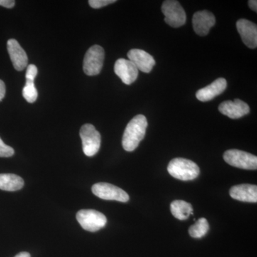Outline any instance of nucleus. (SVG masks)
Instances as JSON below:
<instances>
[{"instance_id": "obj_3", "label": "nucleus", "mask_w": 257, "mask_h": 257, "mask_svg": "<svg viewBox=\"0 0 257 257\" xmlns=\"http://www.w3.org/2000/svg\"><path fill=\"white\" fill-rule=\"evenodd\" d=\"M83 152L87 157H93L99 152L101 145V135L95 126L91 124L83 125L80 128Z\"/></svg>"}, {"instance_id": "obj_25", "label": "nucleus", "mask_w": 257, "mask_h": 257, "mask_svg": "<svg viewBox=\"0 0 257 257\" xmlns=\"http://www.w3.org/2000/svg\"><path fill=\"white\" fill-rule=\"evenodd\" d=\"M5 94H6V87L4 82L0 79V101L4 99Z\"/></svg>"}, {"instance_id": "obj_2", "label": "nucleus", "mask_w": 257, "mask_h": 257, "mask_svg": "<svg viewBox=\"0 0 257 257\" xmlns=\"http://www.w3.org/2000/svg\"><path fill=\"white\" fill-rule=\"evenodd\" d=\"M167 171L174 178L181 181L194 180L200 173L199 166L195 162L184 158L171 160Z\"/></svg>"}, {"instance_id": "obj_24", "label": "nucleus", "mask_w": 257, "mask_h": 257, "mask_svg": "<svg viewBox=\"0 0 257 257\" xmlns=\"http://www.w3.org/2000/svg\"><path fill=\"white\" fill-rule=\"evenodd\" d=\"M15 2L14 0H0V6L6 8H13L15 6Z\"/></svg>"}, {"instance_id": "obj_26", "label": "nucleus", "mask_w": 257, "mask_h": 257, "mask_svg": "<svg viewBox=\"0 0 257 257\" xmlns=\"http://www.w3.org/2000/svg\"><path fill=\"white\" fill-rule=\"evenodd\" d=\"M248 7L250 9L252 10L255 13L257 12V1L256 0H249L248 1Z\"/></svg>"}, {"instance_id": "obj_4", "label": "nucleus", "mask_w": 257, "mask_h": 257, "mask_svg": "<svg viewBox=\"0 0 257 257\" xmlns=\"http://www.w3.org/2000/svg\"><path fill=\"white\" fill-rule=\"evenodd\" d=\"M76 217L83 229L91 232L102 229L107 222L105 215L94 209H82L77 212Z\"/></svg>"}, {"instance_id": "obj_5", "label": "nucleus", "mask_w": 257, "mask_h": 257, "mask_svg": "<svg viewBox=\"0 0 257 257\" xmlns=\"http://www.w3.org/2000/svg\"><path fill=\"white\" fill-rule=\"evenodd\" d=\"M162 12L165 15L166 23L172 28H180L187 21V15L184 8L176 0H167L164 2L162 5Z\"/></svg>"}, {"instance_id": "obj_17", "label": "nucleus", "mask_w": 257, "mask_h": 257, "mask_svg": "<svg viewBox=\"0 0 257 257\" xmlns=\"http://www.w3.org/2000/svg\"><path fill=\"white\" fill-rule=\"evenodd\" d=\"M25 182L22 177L13 174H0V189L15 192L23 188Z\"/></svg>"}, {"instance_id": "obj_19", "label": "nucleus", "mask_w": 257, "mask_h": 257, "mask_svg": "<svg viewBox=\"0 0 257 257\" xmlns=\"http://www.w3.org/2000/svg\"><path fill=\"white\" fill-rule=\"evenodd\" d=\"M209 230V224L205 218H200L195 224L190 226L189 234L193 238L200 239L207 234Z\"/></svg>"}, {"instance_id": "obj_11", "label": "nucleus", "mask_w": 257, "mask_h": 257, "mask_svg": "<svg viewBox=\"0 0 257 257\" xmlns=\"http://www.w3.org/2000/svg\"><path fill=\"white\" fill-rule=\"evenodd\" d=\"M219 111L231 119H236L248 114L250 112V108L244 101L236 99L234 101H225L221 103L219 106Z\"/></svg>"}, {"instance_id": "obj_23", "label": "nucleus", "mask_w": 257, "mask_h": 257, "mask_svg": "<svg viewBox=\"0 0 257 257\" xmlns=\"http://www.w3.org/2000/svg\"><path fill=\"white\" fill-rule=\"evenodd\" d=\"M37 73H38V69L36 66L34 64H30L28 66L26 72V79H32L35 80L36 78Z\"/></svg>"}, {"instance_id": "obj_10", "label": "nucleus", "mask_w": 257, "mask_h": 257, "mask_svg": "<svg viewBox=\"0 0 257 257\" xmlns=\"http://www.w3.org/2000/svg\"><path fill=\"white\" fill-rule=\"evenodd\" d=\"M236 29L244 45L250 49L256 48L257 47L256 24L245 19H240L236 22Z\"/></svg>"}, {"instance_id": "obj_14", "label": "nucleus", "mask_w": 257, "mask_h": 257, "mask_svg": "<svg viewBox=\"0 0 257 257\" xmlns=\"http://www.w3.org/2000/svg\"><path fill=\"white\" fill-rule=\"evenodd\" d=\"M8 51L15 69L23 71L28 64V57L26 52L15 39L8 41Z\"/></svg>"}, {"instance_id": "obj_21", "label": "nucleus", "mask_w": 257, "mask_h": 257, "mask_svg": "<svg viewBox=\"0 0 257 257\" xmlns=\"http://www.w3.org/2000/svg\"><path fill=\"white\" fill-rule=\"evenodd\" d=\"M15 150L11 147L5 145L4 142L0 138V157H10L13 156Z\"/></svg>"}, {"instance_id": "obj_18", "label": "nucleus", "mask_w": 257, "mask_h": 257, "mask_svg": "<svg viewBox=\"0 0 257 257\" xmlns=\"http://www.w3.org/2000/svg\"><path fill=\"white\" fill-rule=\"evenodd\" d=\"M171 212L176 219L183 221L193 214L192 204L183 200H175L170 204Z\"/></svg>"}, {"instance_id": "obj_12", "label": "nucleus", "mask_w": 257, "mask_h": 257, "mask_svg": "<svg viewBox=\"0 0 257 257\" xmlns=\"http://www.w3.org/2000/svg\"><path fill=\"white\" fill-rule=\"evenodd\" d=\"M114 72L125 84H133L138 79L139 70L128 60L119 59L114 64Z\"/></svg>"}, {"instance_id": "obj_6", "label": "nucleus", "mask_w": 257, "mask_h": 257, "mask_svg": "<svg viewBox=\"0 0 257 257\" xmlns=\"http://www.w3.org/2000/svg\"><path fill=\"white\" fill-rule=\"evenodd\" d=\"M224 160L226 163L242 170H256L257 157L248 152L239 150H229L224 152Z\"/></svg>"}, {"instance_id": "obj_16", "label": "nucleus", "mask_w": 257, "mask_h": 257, "mask_svg": "<svg viewBox=\"0 0 257 257\" xmlns=\"http://www.w3.org/2000/svg\"><path fill=\"white\" fill-rule=\"evenodd\" d=\"M227 87V82L224 78L216 79L214 82L211 83L207 87L202 88L197 91L196 96L198 100L205 102L215 98L216 96L220 95L221 93L224 92Z\"/></svg>"}, {"instance_id": "obj_20", "label": "nucleus", "mask_w": 257, "mask_h": 257, "mask_svg": "<svg viewBox=\"0 0 257 257\" xmlns=\"http://www.w3.org/2000/svg\"><path fill=\"white\" fill-rule=\"evenodd\" d=\"M23 95L29 103H33L37 100L38 92L35 86V80L26 79V84L23 88Z\"/></svg>"}, {"instance_id": "obj_13", "label": "nucleus", "mask_w": 257, "mask_h": 257, "mask_svg": "<svg viewBox=\"0 0 257 257\" xmlns=\"http://www.w3.org/2000/svg\"><path fill=\"white\" fill-rule=\"evenodd\" d=\"M127 57L139 71L145 73H150L155 65L154 57L145 50L133 49L128 51Z\"/></svg>"}, {"instance_id": "obj_9", "label": "nucleus", "mask_w": 257, "mask_h": 257, "mask_svg": "<svg viewBox=\"0 0 257 257\" xmlns=\"http://www.w3.org/2000/svg\"><path fill=\"white\" fill-rule=\"evenodd\" d=\"M216 18L213 13L207 10H203L194 13L192 19L193 28L199 36H206L214 26Z\"/></svg>"}, {"instance_id": "obj_7", "label": "nucleus", "mask_w": 257, "mask_h": 257, "mask_svg": "<svg viewBox=\"0 0 257 257\" xmlns=\"http://www.w3.org/2000/svg\"><path fill=\"white\" fill-rule=\"evenodd\" d=\"M104 60V50L99 45L91 47L84 56L83 69L88 76H95L100 73Z\"/></svg>"}, {"instance_id": "obj_8", "label": "nucleus", "mask_w": 257, "mask_h": 257, "mask_svg": "<svg viewBox=\"0 0 257 257\" xmlns=\"http://www.w3.org/2000/svg\"><path fill=\"white\" fill-rule=\"evenodd\" d=\"M92 191L94 195L104 200H115L120 202H127L130 200V196L125 191L105 182L94 184Z\"/></svg>"}, {"instance_id": "obj_22", "label": "nucleus", "mask_w": 257, "mask_h": 257, "mask_svg": "<svg viewBox=\"0 0 257 257\" xmlns=\"http://www.w3.org/2000/svg\"><path fill=\"white\" fill-rule=\"evenodd\" d=\"M116 3L115 0H89V4L94 9H99L103 7Z\"/></svg>"}, {"instance_id": "obj_27", "label": "nucleus", "mask_w": 257, "mask_h": 257, "mask_svg": "<svg viewBox=\"0 0 257 257\" xmlns=\"http://www.w3.org/2000/svg\"><path fill=\"white\" fill-rule=\"evenodd\" d=\"M15 257H31L30 256V253L28 252H25V251H23V252L19 253L18 255H16Z\"/></svg>"}, {"instance_id": "obj_15", "label": "nucleus", "mask_w": 257, "mask_h": 257, "mask_svg": "<svg viewBox=\"0 0 257 257\" xmlns=\"http://www.w3.org/2000/svg\"><path fill=\"white\" fill-rule=\"evenodd\" d=\"M229 195L240 202L256 203L257 187L248 184L234 186L230 189Z\"/></svg>"}, {"instance_id": "obj_1", "label": "nucleus", "mask_w": 257, "mask_h": 257, "mask_svg": "<svg viewBox=\"0 0 257 257\" xmlns=\"http://www.w3.org/2000/svg\"><path fill=\"white\" fill-rule=\"evenodd\" d=\"M148 122L143 114L135 116L125 128L122 138V147L125 151L133 152L136 150L145 138Z\"/></svg>"}]
</instances>
